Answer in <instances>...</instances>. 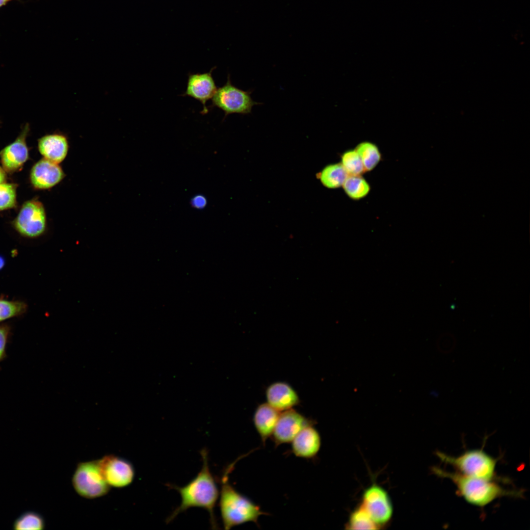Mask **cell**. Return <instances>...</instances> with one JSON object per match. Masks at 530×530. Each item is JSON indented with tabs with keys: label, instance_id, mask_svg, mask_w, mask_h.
<instances>
[{
	"label": "cell",
	"instance_id": "6da1fadb",
	"mask_svg": "<svg viewBox=\"0 0 530 530\" xmlns=\"http://www.w3.org/2000/svg\"><path fill=\"white\" fill-rule=\"evenodd\" d=\"M200 453L203 466L197 475L183 487L168 485L180 493L181 503L167 518L166 522L167 523L170 522L180 513L191 507H201L208 511L212 528L216 529L217 525L214 509L219 493L216 480L210 470L207 451L203 449Z\"/></svg>",
	"mask_w": 530,
	"mask_h": 530
},
{
	"label": "cell",
	"instance_id": "7a4b0ae2",
	"mask_svg": "<svg viewBox=\"0 0 530 530\" xmlns=\"http://www.w3.org/2000/svg\"><path fill=\"white\" fill-rule=\"evenodd\" d=\"M234 464L232 463L227 468L221 479L219 505L225 530L248 522L257 524L259 517L266 514L229 483L228 475Z\"/></svg>",
	"mask_w": 530,
	"mask_h": 530
},
{
	"label": "cell",
	"instance_id": "3957f363",
	"mask_svg": "<svg viewBox=\"0 0 530 530\" xmlns=\"http://www.w3.org/2000/svg\"><path fill=\"white\" fill-rule=\"evenodd\" d=\"M434 473L450 479L455 485L458 494L473 505L483 507L499 498L504 496H519L518 492L507 490L489 480L473 477L459 473L447 472L434 467Z\"/></svg>",
	"mask_w": 530,
	"mask_h": 530
},
{
	"label": "cell",
	"instance_id": "277c9868",
	"mask_svg": "<svg viewBox=\"0 0 530 530\" xmlns=\"http://www.w3.org/2000/svg\"><path fill=\"white\" fill-rule=\"evenodd\" d=\"M436 455L442 461L455 467L463 475L489 480L495 475L497 460L482 450H467L457 457L440 451L436 452Z\"/></svg>",
	"mask_w": 530,
	"mask_h": 530
},
{
	"label": "cell",
	"instance_id": "5b68a950",
	"mask_svg": "<svg viewBox=\"0 0 530 530\" xmlns=\"http://www.w3.org/2000/svg\"><path fill=\"white\" fill-rule=\"evenodd\" d=\"M72 482L78 494L90 499L105 496L110 487L102 475L97 460L79 463Z\"/></svg>",
	"mask_w": 530,
	"mask_h": 530
},
{
	"label": "cell",
	"instance_id": "8992f818",
	"mask_svg": "<svg viewBox=\"0 0 530 530\" xmlns=\"http://www.w3.org/2000/svg\"><path fill=\"white\" fill-rule=\"evenodd\" d=\"M252 92L253 90L245 91L234 85L228 75L226 83L217 89L212 98L210 107H216L223 111L224 118L234 113L249 114L254 106L262 104L253 100L251 96Z\"/></svg>",
	"mask_w": 530,
	"mask_h": 530
},
{
	"label": "cell",
	"instance_id": "52a82bcc",
	"mask_svg": "<svg viewBox=\"0 0 530 530\" xmlns=\"http://www.w3.org/2000/svg\"><path fill=\"white\" fill-rule=\"evenodd\" d=\"M46 224L44 206L36 200L25 202L13 223L15 229L20 235L29 238L42 235L46 231Z\"/></svg>",
	"mask_w": 530,
	"mask_h": 530
},
{
	"label": "cell",
	"instance_id": "ba28073f",
	"mask_svg": "<svg viewBox=\"0 0 530 530\" xmlns=\"http://www.w3.org/2000/svg\"><path fill=\"white\" fill-rule=\"evenodd\" d=\"M361 506L378 526L387 524L393 515V506L388 493L376 484L365 489Z\"/></svg>",
	"mask_w": 530,
	"mask_h": 530
},
{
	"label": "cell",
	"instance_id": "9c48e42d",
	"mask_svg": "<svg viewBox=\"0 0 530 530\" xmlns=\"http://www.w3.org/2000/svg\"><path fill=\"white\" fill-rule=\"evenodd\" d=\"M97 460L102 475L110 487L122 488L132 482L135 471L129 461L113 454Z\"/></svg>",
	"mask_w": 530,
	"mask_h": 530
},
{
	"label": "cell",
	"instance_id": "30bf717a",
	"mask_svg": "<svg viewBox=\"0 0 530 530\" xmlns=\"http://www.w3.org/2000/svg\"><path fill=\"white\" fill-rule=\"evenodd\" d=\"M310 425H313L311 421L291 408L280 412L271 436L276 446L289 443Z\"/></svg>",
	"mask_w": 530,
	"mask_h": 530
},
{
	"label": "cell",
	"instance_id": "8fae6325",
	"mask_svg": "<svg viewBox=\"0 0 530 530\" xmlns=\"http://www.w3.org/2000/svg\"><path fill=\"white\" fill-rule=\"evenodd\" d=\"M29 131V125L26 123L23 126L16 139L0 151L1 163L5 172H15L28 159V149L26 138Z\"/></svg>",
	"mask_w": 530,
	"mask_h": 530
},
{
	"label": "cell",
	"instance_id": "7c38bea8",
	"mask_svg": "<svg viewBox=\"0 0 530 530\" xmlns=\"http://www.w3.org/2000/svg\"><path fill=\"white\" fill-rule=\"evenodd\" d=\"M215 68L214 67L208 72L189 74L186 88L182 95L192 97L201 103L203 108L201 113L203 114L208 112L206 103L212 98L217 89L212 76Z\"/></svg>",
	"mask_w": 530,
	"mask_h": 530
},
{
	"label": "cell",
	"instance_id": "4fadbf2b",
	"mask_svg": "<svg viewBox=\"0 0 530 530\" xmlns=\"http://www.w3.org/2000/svg\"><path fill=\"white\" fill-rule=\"evenodd\" d=\"M65 176L63 170L58 163L44 158L33 165L30 179L34 188L47 189L59 184Z\"/></svg>",
	"mask_w": 530,
	"mask_h": 530
},
{
	"label": "cell",
	"instance_id": "5bb4252c",
	"mask_svg": "<svg viewBox=\"0 0 530 530\" xmlns=\"http://www.w3.org/2000/svg\"><path fill=\"white\" fill-rule=\"evenodd\" d=\"M38 148L44 158L59 164L65 159L68 153V137L60 132L46 134L38 139Z\"/></svg>",
	"mask_w": 530,
	"mask_h": 530
},
{
	"label": "cell",
	"instance_id": "9a60e30c",
	"mask_svg": "<svg viewBox=\"0 0 530 530\" xmlns=\"http://www.w3.org/2000/svg\"><path fill=\"white\" fill-rule=\"evenodd\" d=\"M267 403L281 412L298 404L299 398L296 392L285 382H275L267 388L265 392Z\"/></svg>",
	"mask_w": 530,
	"mask_h": 530
},
{
	"label": "cell",
	"instance_id": "2e32d148",
	"mask_svg": "<svg viewBox=\"0 0 530 530\" xmlns=\"http://www.w3.org/2000/svg\"><path fill=\"white\" fill-rule=\"evenodd\" d=\"M292 450L297 457L310 458L318 453L321 445L318 432L313 425L302 429L291 442Z\"/></svg>",
	"mask_w": 530,
	"mask_h": 530
},
{
	"label": "cell",
	"instance_id": "e0dca14e",
	"mask_svg": "<svg viewBox=\"0 0 530 530\" xmlns=\"http://www.w3.org/2000/svg\"><path fill=\"white\" fill-rule=\"evenodd\" d=\"M280 413L267 402L257 407L253 416V422L263 444L272 435Z\"/></svg>",
	"mask_w": 530,
	"mask_h": 530
},
{
	"label": "cell",
	"instance_id": "ac0fdd59",
	"mask_svg": "<svg viewBox=\"0 0 530 530\" xmlns=\"http://www.w3.org/2000/svg\"><path fill=\"white\" fill-rule=\"evenodd\" d=\"M348 176L341 163L327 165L318 174L322 185L329 188L342 186Z\"/></svg>",
	"mask_w": 530,
	"mask_h": 530
},
{
	"label": "cell",
	"instance_id": "d6986e66",
	"mask_svg": "<svg viewBox=\"0 0 530 530\" xmlns=\"http://www.w3.org/2000/svg\"><path fill=\"white\" fill-rule=\"evenodd\" d=\"M355 149L360 157L366 171L373 170L381 160V155L379 150L372 142H362L357 145Z\"/></svg>",
	"mask_w": 530,
	"mask_h": 530
},
{
	"label": "cell",
	"instance_id": "ffe728a7",
	"mask_svg": "<svg viewBox=\"0 0 530 530\" xmlns=\"http://www.w3.org/2000/svg\"><path fill=\"white\" fill-rule=\"evenodd\" d=\"M342 186L346 194L354 200L366 196L371 189L369 183L361 175H348Z\"/></svg>",
	"mask_w": 530,
	"mask_h": 530
},
{
	"label": "cell",
	"instance_id": "44dd1931",
	"mask_svg": "<svg viewBox=\"0 0 530 530\" xmlns=\"http://www.w3.org/2000/svg\"><path fill=\"white\" fill-rule=\"evenodd\" d=\"M346 526L349 530H376L379 527L361 506L350 514Z\"/></svg>",
	"mask_w": 530,
	"mask_h": 530
},
{
	"label": "cell",
	"instance_id": "7402d4cb",
	"mask_svg": "<svg viewBox=\"0 0 530 530\" xmlns=\"http://www.w3.org/2000/svg\"><path fill=\"white\" fill-rule=\"evenodd\" d=\"M43 517L34 511H26L21 515L14 522V530H42L45 528Z\"/></svg>",
	"mask_w": 530,
	"mask_h": 530
},
{
	"label": "cell",
	"instance_id": "603a6c76",
	"mask_svg": "<svg viewBox=\"0 0 530 530\" xmlns=\"http://www.w3.org/2000/svg\"><path fill=\"white\" fill-rule=\"evenodd\" d=\"M27 305L20 300H9L0 298V323L24 314Z\"/></svg>",
	"mask_w": 530,
	"mask_h": 530
},
{
	"label": "cell",
	"instance_id": "cb8c5ba5",
	"mask_svg": "<svg viewBox=\"0 0 530 530\" xmlns=\"http://www.w3.org/2000/svg\"><path fill=\"white\" fill-rule=\"evenodd\" d=\"M341 163L348 175H361L366 172L360 157L355 149L344 152L341 156Z\"/></svg>",
	"mask_w": 530,
	"mask_h": 530
},
{
	"label": "cell",
	"instance_id": "d4e9b609",
	"mask_svg": "<svg viewBox=\"0 0 530 530\" xmlns=\"http://www.w3.org/2000/svg\"><path fill=\"white\" fill-rule=\"evenodd\" d=\"M17 185L0 184V211L11 209L16 205Z\"/></svg>",
	"mask_w": 530,
	"mask_h": 530
},
{
	"label": "cell",
	"instance_id": "484cf974",
	"mask_svg": "<svg viewBox=\"0 0 530 530\" xmlns=\"http://www.w3.org/2000/svg\"><path fill=\"white\" fill-rule=\"evenodd\" d=\"M12 335V328L7 323L0 324V363L7 358L6 349Z\"/></svg>",
	"mask_w": 530,
	"mask_h": 530
},
{
	"label": "cell",
	"instance_id": "4316f807",
	"mask_svg": "<svg viewBox=\"0 0 530 530\" xmlns=\"http://www.w3.org/2000/svg\"><path fill=\"white\" fill-rule=\"evenodd\" d=\"M192 207L198 209H203L207 205V201L206 198L202 195H196L193 197L191 201Z\"/></svg>",
	"mask_w": 530,
	"mask_h": 530
},
{
	"label": "cell",
	"instance_id": "83f0119b",
	"mask_svg": "<svg viewBox=\"0 0 530 530\" xmlns=\"http://www.w3.org/2000/svg\"><path fill=\"white\" fill-rule=\"evenodd\" d=\"M6 175L5 170L0 167V184L5 182Z\"/></svg>",
	"mask_w": 530,
	"mask_h": 530
},
{
	"label": "cell",
	"instance_id": "f1b7e54d",
	"mask_svg": "<svg viewBox=\"0 0 530 530\" xmlns=\"http://www.w3.org/2000/svg\"><path fill=\"white\" fill-rule=\"evenodd\" d=\"M14 0L22 2V0H0V8L5 6L8 3Z\"/></svg>",
	"mask_w": 530,
	"mask_h": 530
},
{
	"label": "cell",
	"instance_id": "f546056e",
	"mask_svg": "<svg viewBox=\"0 0 530 530\" xmlns=\"http://www.w3.org/2000/svg\"><path fill=\"white\" fill-rule=\"evenodd\" d=\"M3 265V260L2 259H1V258L0 257V267H1Z\"/></svg>",
	"mask_w": 530,
	"mask_h": 530
},
{
	"label": "cell",
	"instance_id": "4dcf8cb0",
	"mask_svg": "<svg viewBox=\"0 0 530 530\" xmlns=\"http://www.w3.org/2000/svg\"></svg>",
	"mask_w": 530,
	"mask_h": 530
}]
</instances>
